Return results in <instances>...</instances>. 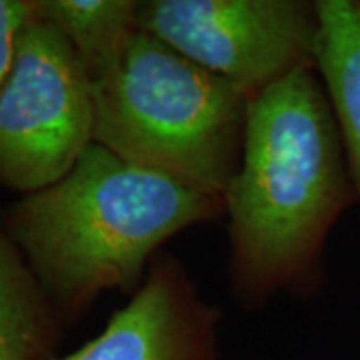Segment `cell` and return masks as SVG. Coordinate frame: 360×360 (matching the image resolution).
<instances>
[{"label": "cell", "mask_w": 360, "mask_h": 360, "mask_svg": "<svg viewBox=\"0 0 360 360\" xmlns=\"http://www.w3.org/2000/svg\"><path fill=\"white\" fill-rule=\"evenodd\" d=\"M356 200L335 112L316 68L250 98L240 165L224 193L229 286L246 310L310 298L326 238Z\"/></svg>", "instance_id": "cell-1"}, {"label": "cell", "mask_w": 360, "mask_h": 360, "mask_svg": "<svg viewBox=\"0 0 360 360\" xmlns=\"http://www.w3.org/2000/svg\"><path fill=\"white\" fill-rule=\"evenodd\" d=\"M224 217V196L90 144L65 179L8 206L2 226L63 324L104 292L134 295L160 248Z\"/></svg>", "instance_id": "cell-2"}, {"label": "cell", "mask_w": 360, "mask_h": 360, "mask_svg": "<svg viewBox=\"0 0 360 360\" xmlns=\"http://www.w3.org/2000/svg\"><path fill=\"white\" fill-rule=\"evenodd\" d=\"M92 86L94 142L130 165L224 196L234 179L250 98L139 30Z\"/></svg>", "instance_id": "cell-3"}, {"label": "cell", "mask_w": 360, "mask_h": 360, "mask_svg": "<svg viewBox=\"0 0 360 360\" xmlns=\"http://www.w3.org/2000/svg\"><path fill=\"white\" fill-rule=\"evenodd\" d=\"M94 144L92 86L66 39L37 14L0 86V186L25 194L63 180Z\"/></svg>", "instance_id": "cell-4"}, {"label": "cell", "mask_w": 360, "mask_h": 360, "mask_svg": "<svg viewBox=\"0 0 360 360\" xmlns=\"http://www.w3.org/2000/svg\"><path fill=\"white\" fill-rule=\"evenodd\" d=\"M139 26L248 96L300 68H316V2L144 0Z\"/></svg>", "instance_id": "cell-5"}, {"label": "cell", "mask_w": 360, "mask_h": 360, "mask_svg": "<svg viewBox=\"0 0 360 360\" xmlns=\"http://www.w3.org/2000/svg\"><path fill=\"white\" fill-rule=\"evenodd\" d=\"M220 314L202 298L182 260L160 252L103 333L54 360H212Z\"/></svg>", "instance_id": "cell-6"}, {"label": "cell", "mask_w": 360, "mask_h": 360, "mask_svg": "<svg viewBox=\"0 0 360 360\" xmlns=\"http://www.w3.org/2000/svg\"><path fill=\"white\" fill-rule=\"evenodd\" d=\"M316 70L335 112L360 202V0H316Z\"/></svg>", "instance_id": "cell-7"}, {"label": "cell", "mask_w": 360, "mask_h": 360, "mask_svg": "<svg viewBox=\"0 0 360 360\" xmlns=\"http://www.w3.org/2000/svg\"><path fill=\"white\" fill-rule=\"evenodd\" d=\"M63 326L0 220V360H54Z\"/></svg>", "instance_id": "cell-8"}, {"label": "cell", "mask_w": 360, "mask_h": 360, "mask_svg": "<svg viewBox=\"0 0 360 360\" xmlns=\"http://www.w3.org/2000/svg\"><path fill=\"white\" fill-rule=\"evenodd\" d=\"M139 6L134 0H34V14L65 37L92 84L141 30Z\"/></svg>", "instance_id": "cell-9"}, {"label": "cell", "mask_w": 360, "mask_h": 360, "mask_svg": "<svg viewBox=\"0 0 360 360\" xmlns=\"http://www.w3.org/2000/svg\"><path fill=\"white\" fill-rule=\"evenodd\" d=\"M34 14V0H0V86L13 66L18 34Z\"/></svg>", "instance_id": "cell-10"}]
</instances>
